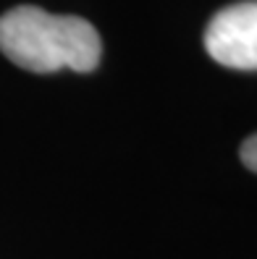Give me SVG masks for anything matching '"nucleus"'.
<instances>
[{
  "instance_id": "nucleus-2",
  "label": "nucleus",
  "mask_w": 257,
  "mask_h": 259,
  "mask_svg": "<svg viewBox=\"0 0 257 259\" xmlns=\"http://www.w3.org/2000/svg\"><path fill=\"white\" fill-rule=\"evenodd\" d=\"M205 50L226 68L257 71V0L218 11L205 29Z\"/></svg>"
},
{
  "instance_id": "nucleus-1",
  "label": "nucleus",
  "mask_w": 257,
  "mask_h": 259,
  "mask_svg": "<svg viewBox=\"0 0 257 259\" xmlns=\"http://www.w3.org/2000/svg\"><path fill=\"white\" fill-rule=\"evenodd\" d=\"M0 50L24 71H95L102 55L97 29L79 16H58L37 6H16L0 16Z\"/></svg>"
},
{
  "instance_id": "nucleus-3",
  "label": "nucleus",
  "mask_w": 257,
  "mask_h": 259,
  "mask_svg": "<svg viewBox=\"0 0 257 259\" xmlns=\"http://www.w3.org/2000/svg\"><path fill=\"white\" fill-rule=\"evenodd\" d=\"M241 162H244L252 173H257V134H252L249 139L241 144Z\"/></svg>"
}]
</instances>
